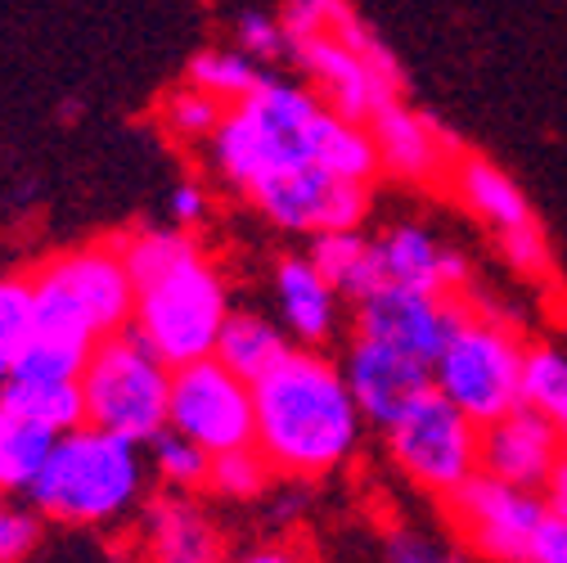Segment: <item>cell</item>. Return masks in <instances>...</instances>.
Returning <instances> with one entry per match:
<instances>
[{
    "instance_id": "cell-28",
    "label": "cell",
    "mask_w": 567,
    "mask_h": 563,
    "mask_svg": "<svg viewBox=\"0 0 567 563\" xmlns=\"http://www.w3.org/2000/svg\"><path fill=\"white\" fill-rule=\"evenodd\" d=\"M145 455H150V473H154L158 491H207L212 455L203 447H194L189 438L163 429L154 442H145Z\"/></svg>"
},
{
    "instance_id": "cell-10",
    "label": "cell",
    "mask_w": 567,
    "mask_h": 563,
    "mask_svg": "<svg viewBox=\"0 0 567 563\" xmlns=\"http://www.w3.org/2000/svg\"><path fill=\"white\" fill-rule=\"evenodd\" d=\"M451 536L468 550V559L486 563H532L540 528L549 523V505L540 491L501 482L491 473L468 478L455 497L442 501Z\"/></svg>"
},
{
    "instance_id": "cell-18",
    "label": "cell",
    "mask_w": 567,
    "mask_h": 563,
    "mask_svg": "<svg viewBox=\"0 0 567 563\" xmlns=\"http://www.w3.org/2000/svg\"><path fill=\"white\" fill-rule=\"evenodd\" d=\"M270 298H275V320L293 347H329L342 334V294L316 270L307 253H284L270 270Z\"/></svg>"
},
{
    "instance_id": "cell-27",
    "label": "cell",
    "mask_w": 567,
    "mask_h": 563,
    "mask_svg": "<svg viewBox=\"0 0 567 563\" xmlns=\"http://www.w3.org/2000/svg\"><path fill=\"white\" fill-rule=\"evenodd\" d=\"M275 469L266 464V455L257 447H244V451H226V455H212V469H207V497L217 501H230V505H252V501H266L270 487H275Z\"/></svg>"
},
{
    "instance_id": "cell-9",
    "label": "cell",
    "mask_w": 567,
    "mask_h": 563,
    "mask_svg": "<svg viewBox=\"0 0 567 563\" xmlns=\"http://www.w3.org/2000/svg\"><path fill=\"white\" fill-rule=\"evenodd\" d=\"M383 451L414 491L446 501L482 473V424L433 388L392 429H383Z\"/></svg>"
},
{
    "instance_id": "cell-41",
    "label": "cell",
    "mask_w": 567,
    "mask_h": 563,
    "mask_svg": "<svg viewBox=\"0 0 567 563\" xmlns=\"http://www.w3.org/2000/svg\"><path fill=\"white\" fill-rule=\"evenodd\" d=\"M6 375H10V361H6V357H0V383H6Z\"/></svg>"
},
{
    "instance_id": "cell-34",
    "label": "cell",
    "mask_w": 567,
    "mask_h": 563,
    "mask_svg": "<svg viewBox=\"0 0 567 563\" xmlns=\"http://www.w3.org/2000/svg\"><path fill=\"white\" fill-rule=\"evenodd\" d=\"M235 45L244 54H252L257 63L289 59V32H284L279 14H270V10H244L235 19Z\"/></svg>"
},
{
    "instance_id": "cell-26",
    "label": "cell",
    "mask_w": 567,
    "mask_h": 563,
    "mask_svg": "<svg viewBox=\"0 0 567 563\" xmlns=\"http://www.w3.org/2000/svg\"><path fill=\"white\" fill-rule=\"evenodd\" d=\"M154 117H158V131L172 140V145H185V150H198L203 145L207 150V140L217 135V126L226 117V104L212 100L198 86H189V82H181V86H172V91L158 95Z\"/></svg>"
},
{
    "instance_id": "cell-15",
    "label": "cell",
    "mask_w": 567,
    "mask_h": 563,
    "mask_svg": "<svg viewBox=\"0 0 567 563\" xmlns=\"http://www.w3.org/2000/svg\"><path fill=\"white\" fill-rule=\"evenodd\" d=\"M342 379L351 388V397H357L361 414H365V424L370 429H392L396 419L419 406L423 397L433 392V370L405 357V351L388 347V342H374V338H361V334H351L347 347H342Z\"/></svg>"
},
{
    "instance_id": "cell-6",
    "label": "cell",
    "mask_w": 567,
    "mask_h": 563,
    "mask_svg": "<svg viewBox=\"0 0 567 563\" xmlns=\"http://www.w3.org/2000/svg\"><path fill=\"white\" fill-rule=\"evenodd\" d=\"M523 366H527L523 329L505 311L468 298L455 334L433 361V388L451 406H460L473 424L486 429L491 419L523 406Z\"/></svg>"
},
{
    "instance_id": "cell-5",
    "label": "cell",
    "mask_w": 567,
    "mask_h": 563,
    "mask_svg": "<svg viewBox=\"0 0 567 563\" xmlns=\"http://www.w3.org/2000/svg\"><path fill=\"white\" fill-rule=\"evenodd\" d=\"M150 482L154 473L145 447L82 424L54 438L45 469L28 487V501L41 510L45 523L104 532L131 523L145 510Z\"/></svg>"
},
{
    "instance_id": "cell-25",
    "label": "cell",
    "mask_w": 567,
    "mask_h": 563,
    "mask_svg": "<svg viewBox=\"0 0 567 563\" xmlns=\"http://www.w3.org/2000/svg\"><path fill=\"white\" fill-rule=\"evenodd\" d=\"M523 406L536 410L567 447V347L558 342H527L523 366Z\"/></svg>"
},
{
    "instance_id": "cell-4",
    "label": "cell",
    "mask_w": 567,
    "mask_h": 563,
    "mask_svg": "<svg viewBox=\"0 0 567 563\" xmlns=\"http://www.w3.org/2000/svg\"><path fill=\"white\" fill-rule=\"evenodd\" d=\"M37 334L10 361L28 375H82L91 347L131 329L135 285L117 239L63 248L32 270Z\"/></svg>"
},
{
    "instance_id": "cell-24",
    "label": "cell",
    "mask_w": 567,
    "mask_h": 563,
    "mask_svg": "<svg viewBox=\"0 0 567 563\" xmlns=\"http://www.w3.org/2000/svg\"><path fill=\"white\" fill-rule=\"evenodd\" d=\"M266 78H270L266 63H257L239 45H207L185 68V82L198 86V91H207L212 100H221L226 109L239 104V100H248Z\"/></svg>"
},
{
    "instance_id": "cell-31",
    "label": "cell",
    "mask_w": 567,
    "mask_h": 563,
    "mask_svg": "<svg viewBox=\"0 0 567 563\" xmlns=\"http://www.w3.org/2000/svg\"><path fill=\"white\" fill-rule=\"evenodd\" d=\"M383 563H468V550L455 536L401 523L383 536Z\"/></svg>"
},
{
    "instance_id": "cell-3",
    "label": "cell",
    "mask_w": 567,
    "mask_h": 563,
    "mask_svg": "<svg viewBox=\"0 0 567 563\" xmlns=\"http://www.w3.org/2000/svg\"><path fill=\"white\" fill-rule=\"evenodd\" d=\"M131 285L135 311L131 334L145 342L172 370L217 357V338L230 320V279L181 226H140L117 239Z\"/></svg>"
},
{
    "instance_id": "cell-11",
    "label": "cell",
    "mask_w": 567,
    "mask_h": 563,
    "mask_svg": "<svg viewBox=\"0 0 567 563\" xmlns=\"http://www.w3.org/2000/svg\"><path fill=\"white\" fill-rule=\"evenodd\" d=\"M244 203L257 207V217H266L284 235H329V231H357L365 226L374 207V185L347 181L329 167H289L257 181Z\"/></svg>"
},
{
    "instance_id": "cell-38",
    "label": "cell",
    "mask_w": 567,
    "mask_h": 563,
    "mask_svg": "<svg viewBox=\"0 0 567 563\" xmlns=\"http://www.w3.org/2000/svg\"><path fill=\"white\" fill-rule=\"evenodd\" d=\"M532 563H567V523L549 519V523L540 528V541H536Z\"/></svg>"
},
{
    "instance_id": "cell-14",
    "label": "cell",
    "mask_w": 567,
    "mask_h": 563,
    "mask_svg": "<svg viewBox=\"0 0 567 563\" xmlns=\"http://www.w3.org/2000/svg\"><path fill=\"white\" fill-rule=\"evenodd\" d=\"M365 126L374 135L379 176H392L401 185H446L464 154L460 140L433 113L405 104V95L379 109Z\"/></svg>"
},
{
    "instance_id": "cell-22",
    "label": "cell",
    "mask_w": 567,
    "mask_h": 563,
    "mask_svg": "<svg viewBox=\"0 0 567 563\" xmlns=\"http://www.w3.org/2000/svg\"><path fill=\"white\" fill-rule=\"evenodd\" d=\"M307 257L316 262V270L342 294V303L357 307L361 298H370L374 289H383V266H379V244L374 235L357 231H329L316 235Z\"/></svg>"
},
{
    "instance_id": "cell-37",
    "label": "cell",
    "mask_w": 567,
    "mask_h": 563,
    "mask_svg": "<svg viewBox=\"0 0 567 563\" xmlns=\"http://www.w3.org/2000/svg\"><path fill=\"white\" fill-rule=\"evenodd\" d=\"M226 563H311V559L298 541H266V545H252V550H244Z\"/></svg>"
},
{
    "instance_id": "cell-21",
    "label": "cell",
    "mask_w": 567,
    "mask_h": 563,
    "mask_svg": "<svg viewBox=\"0 0 567 563\" xmlns=\"http://www.w3.org/2000/svg\"><path fill=\"white\" fill-rule=\"evenodd\" d=\"M0 406L10 419L32 429H45L54 438L73 433L86 424V406H82V375H28L10 370L0 383Z\"/></svg>"
},
{
    "instance_id": "cell-23",
    "label": "cell",
    "mask_w": 567,
    "mask_h": 563,
    "mask_svg": "<svg viewBox=\"0 0 567 563\" xmlns=\"http://www.w3.org/2000/svg\"><path fill=\"white\" fill-rule=\"evenodd\" d=\"M293 351V338L284 334V325L266 311H230L221 338H217V361L257 383L266 370H275Z\"/></svg>"
},
{
    "instance_id": "cell-33",
    "label": "cell",
    "mask_w": 567,
    "mask_h": 563,
    "mask_svg": "<svg viewBox=\"0 0 567 563\" xmlns=\"http://www.w3.org/2000/svg\"><path fill=\"white\" fill-rule=\"evenodd\" d=\"M41 536H45V519L28 497L23 501L0 497V563H23L28 554H37Z\"/></svg>"
},
{
    "instance_id": "cell-8",
    "label": "cell",
    "mask_w": 567,
    "mask_h": 563,
    "mask_svg": "<svg viewBox=\"0 0 567 563\" xmlns=\"http://www.w3.org/2000/svg\"><path fill=\"white\" fill-rule=\"evenodd\" d=\"M82 406L91 429L145 447L167 429L172 366L122 329L91 347L82 366Z\"/></svg>"
},
{
    "instance_id": "cell-20",
    "label": "cell",
    "mask_w": 567,
    "mask_h": 563,
    "mask_svg": "<svg viewBox=\"0 0 567 563\" xmlns=\"http://www.w3.org/2000/svg\"><path fill=\"white\" fill-rule=\"evenodd\" d=\"M446 185H451L455 203L491 235H505V231H514L523 222H536L532 198L523 194V185L505 167H495L491 158H482V154H460V163H455Z\"/></svg>"
},
{
    "instance_id": "cell-29",
    "label": "cell",
    "mask_w": 567,
    "mask_h": 563,
    "mask_svg": "<svg viewBox=\"0 0 567 563\" xmlns=\"http://www.w3.org/2000/svg\"><path fill=\"white\" fill-rule=\"evenodd\" d=\"M50 451H54V433L10 419L6 447H0V497H28V487L45 469Z\"/></svg>"
},
{
    "instance_id": "cell-17",
    "label": "cell",
    "mask_w": 567,
    "mask_h": 563,
    "mask_svg": "<svg viewBox=\"0 0 567 563\" xmlns=\"http://www.w3.org/2000/svg\"><path fill=\"white\" fill-rule=\"evenodd\" d=\"M374 244H379L383 285L464 298V289H468V257L451 239H442L433 226H423V222H392L388 231L374 235Z\"/></svg>"
},
{
    "instance_id": "cell-19",
    "label": "cell",
    "mask_w": 567,
    "mask_h": 563,
    "mask_svg": "<svg viewBox=\"0 0 567 563\" xmlns=\"http://www.w3.org/2000/svg\"><path fill=\"white\" fill-rule=\"evenodd\" d=\"M563 451V438L527 406H514L509 414L491 419L482 429V473L527 491H540L549 482Z\"/></svg>"
},
{
    "instance_id": "cell-7",
    "label": "cell",
    "mask_w": 567,
    "mask_h": 563,
    "mask_svg": "<svg viewBox=\"0 0 567 563\" xmlns=\"http://www.w3.org/2000/svg\"><path fill=\"white\" fill-rule=\"evenodd\" d=\"M289 59L298 63L302 82L351 122H370L379 109L405 95L401 59L357 10L324 37L293 41Z\"/></svg>"
},
{
    "instance_id": "cell-32",
    "label": "cell",
    "mask_w": 567,
    "mask_h": 563,
    "mask_svg": "<svg viewBox=\"0 0 567 563\" xmlns=\"http://www.w3.org/2000/svg\"><path fill=\"white\" fill-rule=\"evenodd\" d=\"M495 248H501L505 266L523 279H545L554 270V248H549V235L540 222H523L505 235H495Z\"/></svg>"
},
{
    "instance_id": "cell-13",
    "label": "cell",
    "mask_w": 567,
    "mask_h": 563,
    "mask_svg": "<svg viewBox=\"0 0 567 563\" xmlns=\"http://www.w3.org/2000/svg\"><path fill=\"white\" fill-rule=\"evenodd\" d=\"M468 298H446V294H419V289H401V285H383L370 298L357 303V325L361 338L388 342L405 357L423 361L433 370V361L442 357L446 338L455 334L460 316H464Z\"/></svg>"
},
{
    "instance_id": "cell-2",
    "label": "cell",
    "mask_w": 567,
    "mask_h": 563,
    "mask_svg": "<svg viewBox=\"0 0 567 563\" xmlns=\"http://www.w3.org/2000/svg\"><path fill=\"white\" fill-rule=\"evenodd\" d=\"M252 447L266 455L275 478L289 482L333 478L361 455L370 429L342 366L324 347H293L275 370H266L252 383Z\"/></svg>"
},
{
    "instance_id": "cell-1",
    "label": "cell",
    "mask_w": 567,
    "mask_h": 563,
    "mask_svg": "<svg viewBox=\"0 0 567 563\" xmlns=\"http://www.w3.org/2000/svg\"><path fill=\"white\" fill-rule=\"evenodd\" d=\"M207 163L239 198L289 167H329L347 181H379V154L365 122L329 109L307 82L266 78L248 100L230 104L217 135L207 140Z\"/></svg>"
},
{
    "instance_id": "cell-30",
    "label": "cell",
    "mask_w": 567,
    "mask_h": 563,
    "mask_svg": "<svg viewBox=\"0 0 567 563\" xmlns=\"http://www.w3.org/2000/svg\"><path fill=\"white\" fill-rule=\"evenodd\" d=\"M37 334L32 275H0V357L14 361Z\"/></svg>"
},
{
    "instance_id": "cell-39",
    "label": "cell",
    "mask_w": 567,
    "mask_h": 563,
    "mask_svg": "<svg viewBox=\"0 0 567 563\" xmlns=\"http://www.w3.org/2000/svg\"><path fill=\"white\" fill-rule=\"evenodd\" d=\"M540 497H545V505H549V519L567 523V451L558 455V464H554L549 482L540 487Z\"/></svg>"
},
{
    "instance_id": "cell-12",
    "label": "cell",
    "mask_w": 567,
    "mask_h": 563,
    "mask_svg": "<svg viewBox=\"0 0 567 563\" xmlns=\"http://www.w3.org/2000/svg\"><path fill=\"white\" fill-rule=\"evenodd\" d=\"M167 429L203 447L207 455H226L252 447L257 414H252V383L221 366L217 357L172 370V406Z\"/></svg>"
},
{
    "instance_id": "cell-36",
    "label": "cell",
    "mask_w": 567,
    "mask_h": 563,
    "mask_svg": "<svg viewBox=\"0 0 567 563\" xmlns=\"http://www.w3.org/2000/svg\"><path fill=\"white\" fill-rule=\"evenodd\" d=\"M167 217L181 231H198L212 217V190L203 181H181L172 190V198H167Z\"/></svg>"
},
{
    "instance_id": "cell-35",
    "label": "cell",
    "mask_w": 567,
    "mask_h": 563,
    "mask_svg": "<svg viewBox=\"0 0 567 563\" xmlns=\"http://www.w3.org/2000/svg\"><path fill=\"white\" fill-rule=\"evenodd\" d=\"M351 14V0H284L279 23L289 32V45L302 37H324Z\"/></svg>"
},
{
    "instance_id": "cell-40",
    "label": "cell",
    "mask_w": 567,
    "mask_h": 563,
    "mask_svg": "<svg viewBox=\"0 0 567 563\" xmlns=\"http://www.w3.org/2000/svg\"><path fill=\"white\" fill-rule=\"evenodd\" d=\"M6 429H10V414H6V406H0V447H6Z\"/></svg>"
},
{
    "instance_id": "cell-16",
    "label": "cell",
    "mask_w": 567,
    "mask_h": 563,
    "mask_svg": "<svg viewBox=\"0 0 567 563\" xmlns=\"http://www.w3.org/2000/svg\"><path fill=\"white\" fill-rule=\"evenodd\" d=\"M150 563H226V532L198 491H158L135 514Z\"/></svg>"
}]
</instances>
